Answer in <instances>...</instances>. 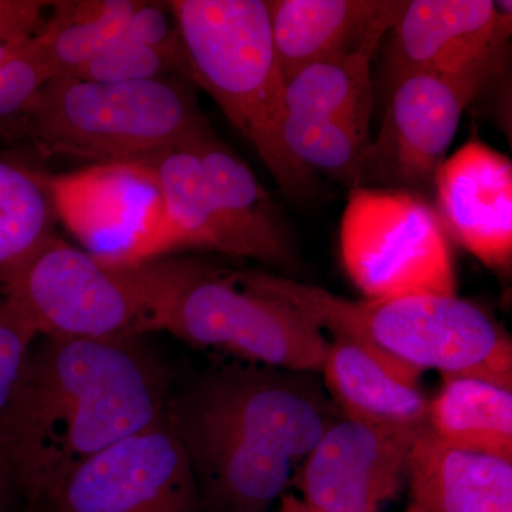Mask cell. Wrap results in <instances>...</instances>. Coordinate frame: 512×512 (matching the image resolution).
<instances>
[{
	"label": "cell",
	"instance_id": "cell-1",
	"mask_svg": "<svg viewBox=\"0 0 512 512\" xmlns=\"http://www.w3.org/2000/svg\"><path fill=\"white\" fill-rule=\"evenodd\" d=\"M170 384L143 338L37 336L0 419V464L22 507L84 461L164 420Z\"/></svg>",
	"mask_w": 512,
	"mask_h": 512
},
{
	"label": "cell",
	"instance_id": "cell-2",
	"mask_svg": "<svg viewBox=\"0 0 512 512\" xmlns=\"http://www.w3.org/2000/svg\"><path fill=\"white\" fill-rule=\"evenodd\" d=\"M313 373L211 370L171 394L165 420L194 473L202 512H269L293 467L339 419Z\"/></svg>",
	"mask_w": 512,
	"mask_h": 512
},
{
	"label": "cell",
	"instance_id": "cell-3",
	"mask_svg": "<svg viewBox=\"0 0 512 512\" xmlns=\"http://www.w3.org/2000/svg\"><path fill=\"white\" fill-rule=\"evenodd\" d=\"M248 291L288 303L335 338L421 373L471 376L512 390L511 339L473 302L457 295L350 301L319 286L258 271L232 272Z\"/></svg>",
	"mask_w": 512,
	"mask_h": 512
},
{
	"label": "cell",
	"instance_id": "cell-4",
	"mask_svg": "<svg viewBox=\"0 0 512 512\" xmlns=\"http://www.w3.org/2000/svg\"><path fill=\"white\" fill-rule=\"evenodd\" d=\"M185 76L210 94L291 197L315 173L286 146V82L279 69L266 0H171Z\"/></svg>",
	"mask_w": 512,
	"mask_h": 512
},
{
	"label": "cell",
	"instance_id": "cell-5",
	"mask_svg": "<svg viewBox=\"0 0 512 512\" xmlns=\"http://www.w3.org/2000/svg\"><path fill=\"white\" fill-rule=\"evenodd\" d=\"M183 76L140 82L47 80L20 117L23 134L46 157L94 164L143 160L185 146L210 128Z\"/></svg>",
	"mask_w": 512,
	"mask_h": 512
},
{
	"label": "cell",
	"instance_id": "cell-6",
	"mask_svg": "<svg viewBox=\"0 0 512 512\" xmlns=\"http://www.w3.org/2000/svg\"><path fill=\"white\" fill-rule=\"evenodd\" d=\"M185 258L114 265L56 235L3 286L39 336L144 338L167 328Z\"/></svg>",
	"mask_w": 512,
	"mask_h": 512
},
{
	"label": "cell",
	"instance_id": "cell-7",
	"mask_svg": "<svg viewBox=\"0 0 512 512\" xmlns=\"http://www.w3.org/2000/svg\"><path fill=\"white\" fill-rule=\"evenodd\" d=\"M340 256L367 299L457 292L446 231L436 210L413 191L352 188L340 224Z\"/></svg>",
	"mask_w": 512,
	"mask_h": 512
},
{
	"label": "cell",
	"instance_id": "cell-8",
	"mask_svg": "<svg viewBox=\"0 0 512 512\" xmlns=\"http://www.w3.org/2000/svg\"><path fill=\"white\" fill-rule=\"evenodd\" d=\"M165 332L254 365L318 373L329 340L288 303L248 291L232 272L185 258Z\"/></svg>",
	"mask_w": 512,
	"mask_h": 512
},
{
	"label": "cell",
	"instance_id": "cell-9",
	"mask_svg": "<svg viewBox=\"0 0 512 512\" xmlns=\"http://www.w3.org/2000/svg\"><path fill=\"white\" fill-rule=\"evenodd\" d=\"M404 5L384 2L355 49L313 63L286 82V146L306 167L340 184L355 183L362 174L372 143L370 64Z\"/></svg>",
	"mask_w": 512,
	"mask_h": 512
},
{
	"label": "cell",
	"instance_id": "cell-10",
	"mask_svg": "<svg viewBox=\"0 0 512 512\" xmlns=\"http://www.w3.org/2000/svg\"><path fill=\"white\" fill-rule=\"evenodd\" d=\"M503 66L488 63L460 72H413L393 80L382 128L367 150L360 187L434 184L464 111Z\"/></svg>",
	"mask_w": 512,
	"mask_h": 512
},
{
	"label": "cell",
	"instance_id": "cell-11",
	"mask_svg": "<svg viewBox=\"0 0 512 512\" xmlns=\"http://www.w3.org/2000/svg\"><path fill=\"white\" fill-rule=\"evenodd\" d=\"M23 512H202L197 481L167 420L74 468Z\"/></svg>",
	"mask_w": 512,
	"mask_h": 512
},
{
	"label": "cell",
	"instance_id": "cell-12",
	"mask_svg": "<svg viewBox=\"0 0 512 512\" xmlns=\"http://www.w3.org/2000/svg\"><path fill=\"white\" fill-rule=\"evenodd\" d=\"M60 222L84 251L114 265L158 258L163 202L144 160L49 175Z\"/></svg>",
	"mask_w": 512,
	"mask_h": 512
},
{
	"label": "cell",
	"instance_id": "cell-13",
	"mask_svg": "<svg viewBox=\"0 0 512 512\" xmlns=\"http://www.w3.org/2000/svg\"><path fill=\"white\" fill-rule=\"evenodd\" d=\"M419 433L336 420L296 473L302 500L319 512H379L406 483Z\"/></svg>",
	"mask_w": 512,
	"mask_h": 512
},
{
	"label": "cell",
	"instance_id": "cell-14",
	"mask_svg": "<svg viewBox=\"0 0 512 512\" xmlns=\"http://www.w3.org/2000/svg\"><path fill=\"white\" fill-rule=\"evenodd\" d=\"M511 2L412 0L389 33L390 83L413 72H460L504 63Z\"/></svg>",
	"mask_w": 512,
	"mask_h": 512
},
{
	"label": "cell",
	"instance_id": "cell-15",
	"mask_svg": "<svg viewBox=\"0 0 512 512\" xmlns=\"http://www.w3.org/2000/svg\"><path fill=\"white\" fill-rule=\"evenodd\" d=\"M437 215L446 234L495 271L512 262V163L473 138L434 177Z\"/></svg>",
	"mask_w": 512,
	"mask_h": 512
},
{
	"label": "cell",
	"instance_id": "cell-16",
	"mask_svg": "<svg viewBox=\"0 0 512 512\" xmlns=\"http://www.w3.org/2000/svg\"><path fill=\"white\" fill-rule=\"evenodd\" d=\"M185 146L201 161L217 224L218 252L288 268L295 264L286 222L251 167L211 127Z\"/></svg>",
	"mask_w": 512,
	"mask_h": 512
},
{
	"label": "cell",
	"instance_id": "cell-17",
	"mask_svg": "<svg viewBox=\"0 0 512 512\" xmlns=\"http://www.w3.org/2000/svg\"><path fill=\"white\" fill-rule=\"evenodd\" d=\"M320 372L343 419L386 429L429 427L430 402L419 387L420 370L355 340L335 338Z\"/></svg>",
	"mask_w": 512,
	"mask_h": 512
},
{
	"label": "cell",
	"instance_id": "cell-18",
	"mask_svg": "<svg viewBox=\"0 0 512 512\" xmlns=\"http://www.w3.org/2000/svg\"><path fill=\"white\" fill-rule=\"evenodd\" d=\"M407 483L426 512H512V461L448 446L429 427L410 450Z\"/></svg>",
	"mask_w": 512,
	"mask_h": 512
},
{
	"label": "cell",
	"instance_id": "cell-19",
	"mask_svg": "<svg viewBox=\"0 0 512 512\" xmlns=\"http://www.w3.org/2000/svg\"><path fill=\"white\" fill-rule=\"evenodd\" d=\"M272 40L285 82L313 63L355 49L384 2L268 0Z\"/></svg>",
	"mask_w": 512,
	"mask_h": 512
},
{
	"label": "cell",
	"instance_id": "cell-20",
	"mask_svg": "<svg viewBox=\"0 0 512 512\" xmlns=\"http://www.w3.org/2000/svg\"><path fill=\"white\" fill-rule=\"evenodd\" d=\"M429 429L448 446L512 461V390L471 376H443Z\"/></svg>",
	"mask_w": 512,
	"mask_h": 512
},
{
	"label": "cell",
	"instance_id": "cell-21",
	"mask_svg": "<svg viewBox=\"0 0 512 512\" xmlns=\"http://www.w3.org/2000/svg\"><path fill=\"white\" fill-rule=\"evenodd\" d=\"M59 220L49 175L0 153V284L5 286L56 237Z\"/></svg>",
	"mask_w": 512,
	"mask_h": 512
},
{
	"label": "cell",
	"instance_id": "cell-22",
	"mask_svg": "<svg viewBox=\"0 0 512 512\" xmlns=\"http://www.w3.org/2000/svg\"><path fill=\"white\" fill-rule=\"evenodd\" d=\"M185 76L183 49L167 2H141L130 22L76 76L93 82H140Z\"/></svg>",
	"mask_w": 512,
	"mask_h": 512
},
{
	"label": "cell",
	"instance_id": "cell-23",
	"mask_svg": "<svg viewBox=\"0 0 512 512\" xmlns=\"http://www.w3.org/2000/svg\"><path fill=\"white\" fill-rule=\"evenodd\" d=\"M143 160L156 177L163 202L158 258L184 248L220 251L210 192L194 150L168 148Z\"/></svg>",
	"mask_w": 512,
	"mask_h": 512
},
{
	"label": "cell",
	"instance_id": "cell-24",
	"mask_svg": "<svg viewBox=\"0 0 512 512\" xmlns=\"http://www.w3.org/2000/svg\"><path fill=\"white\" fill-rule=\"evenodd\" d=\"M141 2H53L33 42L50 79L76 76L123 32Z\"/></svg>",
	"mask_w": 512,
	"mask_h": 512
},
{
	"label": "cell",
	"instance_id": "cell-25",
	"mask_svg": "<svg viewBox=\"0 0 512 512\" xmlns=\"http://www.w3.org/2000/svg\"><path fill=\"white\" fill-rule=\"evenodd\" d=\"M47 80L33 36L0 45V131L15 133L20 117Z\"/></svg>",
	"mask_w": 512,
	"mask_h": 512
},
{
	"label": "cell",
	"instance_id": "cell-26",
	"mask_svg": "<svg viewBox=\"0 0 512 512\" xmlns=\"http://www.w3.org/2000/svg\"><path fill=\"white\" fill-rule=\"evenodd\" d=\"M36 330L22 313L0 295V419L12 399L25 366L26 357L37 338Z\"/></svg>",
	"mask_w": 512,
	"mask_h": 512
},
{
	"label": "cell",
	"instance_id": "cell-27",
	"mask_svg": "<svg viewBox=\"0 0 512 512\" xmlns=\"http://www.w3.org/2000/svg\"><path fill=\"white\" fill-rule=\"evenodd\" d=\"M52 6L45 0H0V45L35 35Z\"/></svg>",
	"mask_w": 512,
	"mask_h": 512
},
{
	"label": "cell",
	"instance_id": "cell-28",
	"mask_svg": "<svg viewBox=\"0 0 512 512\" xmlns=\"http://www.w3.org/2000/svg\"><path fill=\"white\" fill-rule=\"evenodd\" d=\"M18 508H22V501L16 485L8 470L0 464V512H15Z\"/></svg>",
	"mask_w": 512,
	"mask_h": 512
},
{
	"label": "cell",
	"instance_id": "cell-29",
	"mask_svg": "<svg viewBox=\"0 0 512 512\" xmlns=\"http://www.w3.org/2000/svg\"><path fill=\"white\" fill-rule=\"evenodd\" d=\"M279 500H281L279 512H319L312 508L311 505L306 504L302 498L296 497V495L285 493Z\"/></svg>",
	"mask_w": 512,
	"mask_h": 512
},
{
	"label": "cell",
	"instance_id": "cell-30",
	"mask_svg": "<svg viewBox=\"0 0 512 512\" xmlns=\"http://www.w3.org/2000/svg\"><path fill=\"white\" fill-rule=\"evenodd\" d=\"M406 512H426L423 510V508L419 507L417 504H410L409 508H407Z\"/></svg>",
	"mask_w": 512,
	"mask_h": 512
},
{
	"label": "cell",
	"instance_id": "cell-31",
	"mask_svg": "<svg viewBox=\"0 0 512 512\" xmlns=\"http://www.w3.org/2000/svg\"><path fill=\"white\" fill-rule=\"evenodd\" d=\"M23 512V511H22Z\"/></svg>",
	"mask_w": 512,
	"mask_h": 512
}]
</instances>
